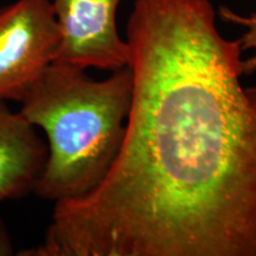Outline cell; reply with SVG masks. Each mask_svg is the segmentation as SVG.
I'll list each match as a JSON object with an SVG mask.
<instances>
[{
	"label": "cell",
	"mask_w": 256,
	"mask_h": 256,
	"mask_svg": "<svg viewBox=\"0 0 256 256\" xmlns=\"http://www.w3.org/2000/svg\"><path fill=\"white\" fill-rule=\"evenodd\" d=\"M132 90L128 66L101 81L66 64L48 66L19 110L48 140L34 194L56 204L80 200L100 185L122 146Z\"/></svg>",
	"instance_id": "cell-2"
},
{
	"label": "cell",
	"mask_w": 256,
	"mask_h": 256,
	"mask_svg": "<svg viewBox=\"0 0 256 256\" xmlns=\"http://www.w3.org/2000/svg\"><path fill=\"white\" fill-rule=\"evenodd\" d=\"M220 17L226 23H232L244 28L246 32L240 38L242 50H252V55L243 60V74L252 75L256 72V12L249 16H242L222 6L220 8Z\"/></svg>",
	"instance_id": "cell-6"
},
{
	"label": "cell",
	"mask_w": 256,
	"mask_h": 256,
	"mask_svg": "<svg viewBox=\"0 0 256 256\" xmlns=\"http://www.w3.org/2000/svg\"><path fill=\"white\" fill-rule=\"evenodd\" d=\"M215 18L209 0H134L119 154L23 255L256 256V87Z\"/></svg>",
	"instance_id": "cell-1"
},
{
	"label": "cell",
	"mask_w": 256,
	"mask_h": 256,
	"mask_svg": "<svg viewBox=\"0 0 256 256\" xmlns=\"http://www.w3.org/2000/svg\"><path fill=\"white\" fill-rule=\"evenodd\" d=\"M46 156L36 127L0 102V204L34 192Z\"/></svg>",
	"instance_id": "cell-5"
},
{
	"label": "cell",
	"mask_w": 256,
	"mask_h": 256,
	"mask_svg": "<svg viewBox=\"0 0 256 256\" xmlns=\"http://www.w3.org/2000/svg\"><path fill=\"white\" fill-rule=\"evenodd\" d=\"M60 44L52 0H16L0 8V102H20Z\"/></svg>",
	"instance_id": "cell-3"
},
{
	"label": "cell",
	"mask_w": 256,
	"mask_h": 256,
	"mask_svg": "<svg viewBox=\"0 0 256 256\" xmlns=\"http://www.w3.org/2000/svg\"><path fill=\"white\" fill-rule=\"evenodd\" d=\"M121 0H52L60 44L54 63L86 70L128 66L130 48L120 37L116 10Z\"/></svg>",
	"instance_id": "cell-4"
},
{
	"label": "cell",
	"mask_w": 256,
	"mask_h": 256,
	"mask_svg": "<svg viewBox=\"0 0 256 256\" xmlns=\"http://www.w3.org/2000/svg\"><path fill=\"white\" fill-rule=\"evenodd\" d=\"M14 254V243L4 222L0 220V256H11Z\"/></svg>",
	"instance_id": "cell-7"
}]
</instances>
